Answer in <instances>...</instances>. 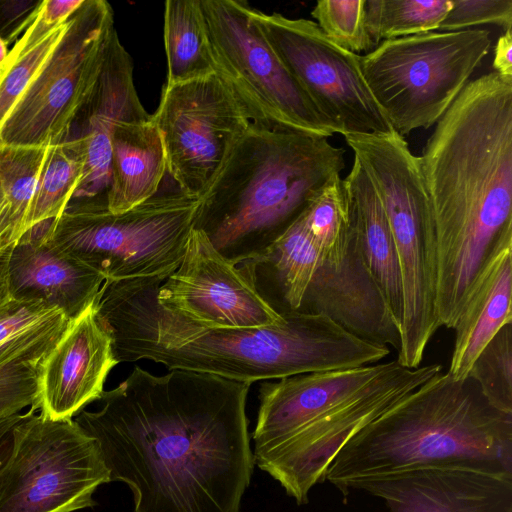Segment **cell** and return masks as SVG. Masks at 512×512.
Masks as SVG:
<instances>
[{
	"mask_svg": "<svg viewBox=\"0 0 512 512\" xmlns=\"http://www.w3.org/2000/svg\"><path fill=\"white\" fill-rule=\"evenodd\" d=\"M494 24L505 30L512 28L511 0H451V8L438 31L453 32Z\"/></svg>",
	"mask_w": 512,
	"mask_h": 512,
	"instance_id": "obj_35",
	"label": "cell"
},
{
	"mask_svg": "<svg viewBox=\"0 0 512 512\" xmlns=\"http://www.w3.org/2000/svg\"><path fill=\"white\" fill-rule=\"evenodd\" d=\"M344 138L370 178L392 232L403 290L397 360L406 368H417L441 327L435 301L434 221L419 156L394 131Z\"/></svg>",
	"mask_w": 512,
	"mask_h": 512,
	"instance_id": "obj_6",
	"label": "cell"
},
{
	"mask_svg": "<svg viewBox=\"0 0 512 512\" xmlns=\"http://www.w3.org/2000/svg\"><path fill=\"white\" fill-rule=\"evenodd\" d=\"M152 119L162 139L166 172L182 194L195 199L207 189L232 144L250 124L216 73L165 85Z\"/></svg>",
	"mask_w": 512,
	"mask_h": 512,
	"instance_id": "obj_13",
	"label": "cell"
},
{
	"mask_svg": "<svg viewBox=\"0 0 512 512\" xmlns=\"http://www.w3.org/2000/svg\"><path fill=\"white\" fill-rule=\"evenodd\" d=\"M319 258L302 215L262 253L238 266L261 298L284 316L299 313Z\"/></svg>",
	"mask_w": 512,
	"mask_h": 512,
	"instance_id": "obj_25",
	"label": "cell"
},
{
	"mask_svg": "<svg viewBox=\"0 0 512 512\" xmlns=\"http://www.w3.org/2000/svg\"><path fill=\"white\" fill-rule=\"evenodd\" d=\"M32 406L15 429L0 480V512H73L95 505L110 482L98 444L74 419L51 420Z\"/></svg>",
	"mask_w": 512,
	"mask_h": 512,
	"instance_id": "obj_11",
	"label": "cell"
},
{
	"mask_svg": "<svg viewBox=\"0 0 512 512\" xmlns=\"http://www.w3.org/2000/svg\"><path fill=\"white\" fill-rule=\"evenodd\" d=\"M24 416L25 413H18L0 419V480L13 450L15 429Z\"/></svg>",
	"mask_w": 512,
	"mask_h": 512,
	"instance_id": "obj_38",
	"label": "cell"
},
{
	"mask_svg": "<svg viewBox=\"0 0 512 512\" xmlns=\"http://www.w3.org/2000/svg\"><path fill=\"white\" fill-rule=\"evenodd\" d=\"M84 170V151L75 139L49 146L27 214L25 232L58 218L68 207ZM24 232V233H25Z\"/></svg>",
	"mask_w": 512,
	"mask_h": 512,
	"instance_id": "obj_29",
	"label": "cell"
},
{
	"mask_svg": "<svg viewBox=\"0 0 512 512\" xmlns=\"http://www.w3.org/2000/svg\"><path fill=\"white\" fill-rule=\"evenodd\" d=\"M342 180L349 226L369 272L381 290L395 322L401 328L402 281L385 211L370 178L356 158L350 172Z\"/></svg>",
	"mask_w": 512,
	"mask_h": 512,
	"instance_id": "obj_23",
	"label": "cell"
},
{
	"mask_svg": "<svg viewBox=\"0 0 512 512\" xmlns=\"http://www.w3.org/2000/svg\"><path fill=\"white\" fill-rule=\"evenodd\" d=\"M114 30L110 4L84 0L0 127V145L49 147L67 140L100 76Z\"/></svg>",
	"mask_w": 512,
	"mask_h": 512,
	"instance_id": "obj_10",
	"label": "cell"
},
{
	"mask_svg": "<svg viewBox=\"0 0 512 512\" xmlns=\"http://www.w3.org/2000/svg\"><path fill=\"white\" fill-rule=\"evenodd\" d=\"M512 238L495 250L478 275L454 326L455 339L448 374L468 377L479 353L512 322Z\"/></svg>",
	"mask_w": 512,
	"mask_h": 512,
	"instance_id": "obj_22",
	"label": "cell"
},
{
	"mask_svg": "<svg viewBox=\"0 0 512 512\" xmlns=\"http://www.w3.org/2000/svg\"><path fill=\"white\" fill-rule=\"evenodd\" d=\"M365 3L366 0H321L311 15L328 39L359 55L375 48L366 28Z\"/></svg>",
	"mask_w": 512,
	"mask_h": 512,
	"instance_id": "obj_33",
	"label": "cell"
},
{
	"mask_svg": "<svg viewBox=\"0 0 512 512\" xmlns=\"http://www.w3.org/2000/svg\"><path fill=\"white\" fill-rule=\"evenodd\" d=\"M424 469L512 478V413L491 405L470 377L441 371L355 433L324 481L346 496L361 483Z\"/></svg>",
	"mask_w": 512,
	"mask_h": 512,
	"instance_id": "obj_4",
	"label": "cell"
},
{
	"mask_svg": "<svg viewBox=\"0 0 512 512\" xmlns=\"http://www.w3.org/2000/svg\"><path fill=\"white\" fill-rule=\"evenodd\" d=\"M396 363L293 375L262 381L252 438L254 463L267 467L315 423L373 386Z\"/></svg>",
	"mask_w": 512,
	"mask_h": 512,
	"instance_id": "obj_16",
	"label": "cell"
},
{
	"mask_svg": "<svg viewBox=\"0 0 512 512\" xmlns=\"http://www.w3.org/2000/svg\"><path fill=\"white\" fill-rule=\"evenodd\" d=\"M84 0H44L24 34L9 51L7 59L21 56L37 45L51 31L66 23Z\"/></svg>",
	"mask_w": 512,
	"mask_h": 512,
	"instance_id": "obj_37",
	"label": "cell"
},
{
	"mask_svg": "<svg viewBox=\"0 0 512 512\" xmlns=\"http://www.w3.org/2000/svg\"><path fill=\"white\" fill-rule=\"evenodd\" d=\"M1 69V68H0Z\"/></svg>",
	"mask_w": 512,
	"mask_h": 512,
	"instance_id": "obj_42",
	"label": "cell"
},
{
	"mask_svg": "<svg viewBox=\"0 0 512 512\" xmlns=\"http://www.w3.org/2000/svg\"><path fill=\"white\" fill-rule=\"evenodd\" d=\"M303 221L322 259L339 264L348 243V209L340 176L312 199L303 214Z\"/></svg>",
	"mask_w": 512,
	"mask_h": 512,
	"instance_id": "obj_31",
	"label": "cell"
},
{
	"mask_svg": "<svg viewBox=\"0 0 512 512\" xmlns=\"http://www.w3.org/2000/svg\"><path fill=\"white\" fill-rule=\"evenodd\" d=\"M8 53L9 51L7 49V43L0 36V68H2L5 64L8 57Z\"/></svg>",
	"mask_w": 512,
	"mask_h": 512,
	"instance_id": "obj_41",
	"label": "cell"
},
{
	"mask_svg": "<svg viewBox=\"0 0 512 512\" xmlns=\"http://www.w3.org/2000/svg\"><path fill=\"white\" fill-rule=\"evenodd\" d=\"M251 383L139 366L74 419L98 444L110 482L135 512H240L254 468L246 400Z\"/></svg>",
	"mask_w": 512,
	"mask_h": 512,
	"instance_id": "obj_1",
	"label": "cell"
},
{
	"mask_svg": "<svg viewBox=\"0 0 512 512\" xmlns=\"http://www.w3.org/2000/svg\"><path fill=\"white\" fill-rule=\"evenodd\" d=\"M419 162L434 221L437 316L453 329L483 267L512 238V77L470 81Z\"/></svg>",
	"mask_w": 512,
	"mask_h": 512,
	"instance_id": "obj_2",
	"label": "cell"
},
{
	"mask_svg": "<svg viewBox=\"0 0 512 512\" xmlns=\"http://www.w3.org/2000/svg\"><path fill=\"white\" fill-rule=\"evenodd\" d=\"M13 246L0 247V309L12 299L9 289L8 266Z\"/></svg>",
	"mask_w": 512,
	"mask_h": 512,
	"instance_id": "obj_40",
	"label": "cell"
},
{
	"mask_svg": "<svg viewBox=\"0 0 512 512\" xmlns=\"http://www.w3.org/2000/svg\"><path fill=\"white\" fill-rule=\"evenodd\" d=\"M345 165L326 137L250 122L200 196L194 228L238 265L272 245Z\"/></svg>",
	"mask_w": 512,
	"mask_h": 512,
	"instance_id": "obj_5",
	"label": "cell"
},
{
	"mask_svg": "<svg viewBox=\"0 0 512 512\" xmlns=\"http://www.w3.org/2000/svg\"><path fill=\"white\" fill-rule=\"evenodd\" d=\"M441 371L439 364L411 369L396 359L392 369L373 386L311 426L264 472L278 481L297 504H306L311 489L324 481L335 454L355 433Z\"/></svg>",
	"mask_w": 512,
	"mask_h": 512,
	"instance_id": "obj_15",
	"label": "cell"
},
{
	"mask_svg": "<svg viewBox=\"0 0 512 512\" xmlns=\"http://www.w3.org/2000/svg\"><path fill=\"white\" fill-rule=\"evenodd\" d=\"M32 406L40 409L36 368H0V419Z\"/></svg>",
	"mask_w": 512,
	"mask_h": 512,
	"instance_id": "obj_36",
	"label": "cell"
},
{
	"mask_svg": "<svg viewBox=\"0 0 512 512\" xmlns=\"http://www.w3.org/2000/svg\"><path fill=\"white\" fill-rule=\"evenodd\" d=\"M512 30H505L504 33L498 38L494 48V57L492 66L494 72L512 77Z\"/></svg>",
	"mask_w": 512,
	"mask_h": 512,
	"instance_id": "obj_39",
	"label": "cell"
},
{
	"mask_svg": "<svg viewBox=\"0 0 512 512\" xmlns=\"http://www.w3.org/2000/svg\"><path fill=\"white\" fill-rule=\"evenodd\" d=\"M468 377L491 405L512 413V322L505 324L483 348Z\"/></svg>",
	"mask_w": 512,
	"mask_h": 512,
	"instance_id": "obj_32",
	"label": "cell"
},
{
	"mask_svg": "<svg viewBox=\"0 0 512 512\" xmlns=\"http://www.w3.org/2000/svg\"><path fill=\"white\" fill-rule=\"evenodd\" d=\"M50 222L27 230L12 247L8 266L10 294L14 300L57 308L72 320L94 300L105 279L50 240Z\"/></svg>",
	"mask_w": 512,
	"mask_h": 512,
	"instance_id": "obj_21",
	"label": "cell"
},
{
	"mask_svg": "<svg viewBox=\"0 0 512 512\" xmlns=\"http://www.w3.org/2000/svg\"><path fill=\"white\" fill-rule=\"evenodd\" d=\"M299 313L325 316L365 341L401 346L400 328L369 272L348 223L346 253L339 264L322 259L305 291Z\"/></svg>",
	"mask_w": 512,
	"mask_h": 512,
	"instance_id": "obj_19",
	"label": "cell"
},
{
	"mask_svg": "<svg viewBox=\"0 0 512 512\" xmlns=\"http://www.w3.org/2000/svg\"><path fill=\"white\" fill-rule=\"evenodd\" d=\"M389 512H512V478L464 469H424L364 482Z\"/></svg>",
	"mask_w": 512,
	"mask_h": 512,
	"instance_id": "obj_20",
	"label": "cell"
},
{
	"mask_svg": "<svg viewBox=\"0 0 512 512\" xmlns=\"http://www.w3.org/2000/svg\"><path fill=\"white\" fill-rule=\"evenodd\" d=\"M199 203L179 191L156 194L122 213L69 207L51 220L48 236L105 281L165 280L183 258Z\"/></svg>",
	"mask_w": 512,
	"mask_h": 512,
	"instance_id": "obj_7",
	"label": "cell"
},
{
	"mask_svg": "<svg viewBox=\"0 0 512 512\" xmlns=\"http://www.w3.org/2000/svg\"><path fill=\"white\" fill-rule=\"evenodd\" d=\"M149 118L135 88L131 56L115 29L97 83L67 138L77 140L84 151L83 177L68 207L108 208L114 125Z\"/></svg>",
	"mask_w": 512,
	"mask_h": 512,
	"instance_id": "obj_17",
	"label": "cell"
},
{
	"mask_svg": "<svg viewBox=\"0 0 512 512\" xmlns=\"http://www.w3.org/2000/svg\"><path fill=\"white\" fill-rule=\"evenodd\" d=\"M216 74L252 123L329 138L337 128L274 52L242 0H201Z\"/></svg>",
	"mask_w": 512,
	"mask_h": 512,
	"instance_id": "obj_9",
	"label": "cell"
},
{
	"mask_svg": "<svg viewBox=\"0 0 512 512\" xmlns=\"http://www.w3.org/2000/svg\"><path fill=\"white\" fill-rule=\"evenodd\" d=\"M67 26L68 21L21 56L7 59L0 69V127L60 42Z\"/></svg>",
	"mask_w": 512,
	"mask_h": 512,
	"instance_id": "obj_34",
	"label": "cell"
},
{
	"mask_svg": "<svg viewBox=\"0 0 512 512\" xmlns=\"http://www.w3.org/2000/svg\"><path fill=\"white\" fill-rule=\"evenodd\" d=\"M165 173L164 147L152 115L118 121L111 135L108 210L122 213L154 197Z\"/></svg>",
	"mask_w": 512,
	"mask_h": 512,
	"instance_id": "obj_24",
	"label": "cell"
},
{
	"mask_svg": "<svg viewBox=\"0 0 512 512\" xmlns=\"http://www.w3.org/2000/svg\"><path fill=\"white\" fill-rule=\"evenodd\" d=\"M43 160L34 150L0 145V246L25 232L27 214Z\"/></svg>",
	"mask_w": 512,
	"mask_h": 512,
	"instance_id": "obj_28",
	"label": "cell"
},
{
	"mask_svg": "<svg viewBox=\"0 0 512 512\" xmlns=\"http://www.w3.org/2000/svg\"><path fill=\"white\" fill-rule=\"evenodd\" d=\"M252 17L279 59L339 134L393 131L363 78L360 55L333 43L311 20L254 8Z\"/></svg>",
	"mask_w": 512,
	"mask_h": 512,
	"instance_id": "obj_12",
	"label": "cell"
},
{
	"mask_svg": "<svg viewBox=\"0 0 512 512\" xmlns=\"http://www.w3.org/2000/svg\"><path fill=\"white\" fill-rule=\"evenodd\" d=\"M117 364L112 336L93 300L69 321L37 366L40 414L51 420L73 419L101 398L105 380Z\"/></svg>",
	"mask_w": 512,
	"mask_h": 512,
	"instance_id": "obj_18",
	"label": "cell"
},
{
	"mask_svg": "<svg viewBox=\"0 0 512 512\" xmlns=\"http://www.w3.org/2000/svg\"><path fill=\"white\" fill-rule=\"evenodd\" d=\"M166 85L190 82L215 72L201 0H168L164 10Z\"/></svg>",
	"mask_w": 512,
	"mask_h": 512,
	"instance_id": "obj_27",
	"label": "cell"
},
{
	"mask_svg": "<svg viewBox=\"0 0 512 512\" xmlns=\"http://www.w3.org/2000/svg\"><path fill=\"white\" fill-rule=\"evenodd\" d=\"M156 298L166 310L210 329L261 328L285 320L197 228L191 230L179 266L159 285Z\"/></svg>",
	"mask_w": 512,
	"mask_h": 512,
	"instance_id": "obj_14",
	"label": "cell"
},
{
	"mask_svg": "<svg viewBox=\"0 0 512 512\" xmlns=\"http://www.w3.org/2000/svg\"><path fill=\"white\" fill-rule=\"evenodd\" d=\"M492 45L486 29L382 41L360 56L363 78L394 132L427 129L451 106Z\"/></svg>",
	"mask_w": 512,
	"mask_h": 512,
	"instance_id": "obj_8",
	"label": "cell"
},
{
	"mask_svg": "<svg viewBox=\"0 0 512 512\" xmlns=\"http://www.w3.org/2000/svg\"><path fill=\"white\" fill-rule=\"evenodd\" d=\"M164 279L104 281L94 301L117 361L150 360L185 370L253 383L349 369L379 362L390 348L365 341L331 319L291 313L278 325L210 329L163 308Z\"/></svg>",
	"mask_w": 512,
	"mask_h": 512,
	"instance_id": "obj_3",
	"label": "cell"
},
{
	"mask_svg": "<svg viewBox=\"0 0 512 512\" xmlns=\"http://www.w3.org/2000/svg\"><path fill=\"white\" fill-rule=\"evenodd\" d=\"M451 0H366V28L374 46L381 41L438 31Z\"/></svg>",
	"mask_w": 512,
	"mask_h": 512,
	"instance_id": "obj_30",
	"label": "cell"
},
{
	"mask_svg": "<svg viewBox=\"0 0 512 512\" xmlns=\"http://www.w3.org/2000/svg\"><path fill=\"white\" fill-rule=\"evenodd\" d=\"M69 319L40 302L11 299L0 309V368H36L58 342Z\"/></svg>",
	"mask_w": 512,
	"mask_h": 512,
	"instance_id": "obj_26",
	"label": "cell"
}]
</instances>
